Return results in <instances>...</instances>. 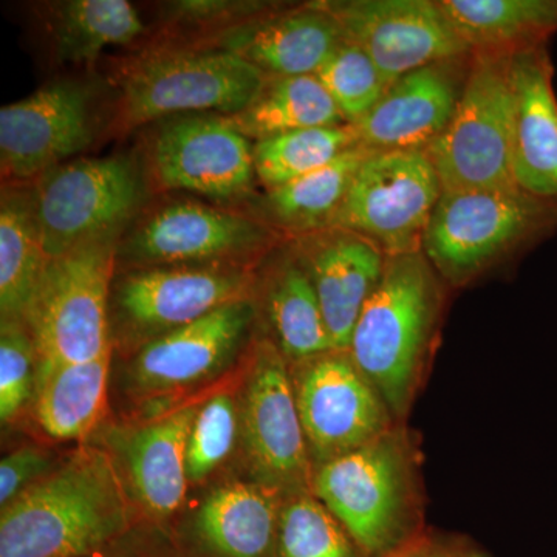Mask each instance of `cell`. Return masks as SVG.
Segmentation results:
<instances>
[{
    "instance_id": "27",
    "label": "cell",
    "mask_w": 557,
    "mask_h": 557,
    "mask_svg": "<svg viewBox=\"0 0 557 557\" xmlns=\"http://www.w3.org/2000/svg\"><path fill=\"white\" fill-rule=\"evenodd\" d=\"M32 190L3 188L0 201V321H24L49 263Z\"/></svg>"
},
{
    "instance_id": "25",
    "label": "cell",
    "mask_w": 557,
    "mask_h": 557,
    "mask_svg": "<svg viewBox=\"0 0 557 557\" xmlns=\"http://www.w3.org/2000/svg\"><path fill=\"white\" fill-rule=\"evenodd\" d=\"M472 51H518L557 33V0H440Z\"/></svg>"
},
{
    "instance_id": "22",
    "label": "cell",
    "mask_w": 557,
    "mask_h": 557,
    "mask_svg": "<svg viewBox=\"0 0 557 557\" xmlns=\"http://www.w3.org/2000/svg\"><path fill=\"white\" fill-rule=\"evenodd\" d=\"M200 408L188 406L139 428L127 438L124 457L132 487L150 515L166 518L185 500L186 450Z\"/></svg>"
},
{
    "instance_id": "4",
    "label": "cell",
    "mask_w": 557,
    "mask_h": 557,
    "mask_svg": "<svg viewBox=\"0 0 557 557\" xmlns=\"http://www.w3.org/2000/svg\"><path fill=\"white\" fill-rule=\"evenodd\" d=\"M556 228L557 205L522 189L443 190L421 251L448 287H465L504 256Z\"/></svg>"
},
{
    "instance_id": "24",
    "label": "cell",
    "mask_w": 557,
    "mask_h": 557,
    "mask_svg": "<svg viewBox=\"0 0 557 557\" xmlns=\"http://www.w3.org/2000/svg\"><path fill=\"white\" fill-rule=\"evenodd\" d=\"M112 351L84 362L39 361L35 410L40 428L58 440H83L108 403Z\"/></svg>"
},
{
    "instance_id": "34",
    "label": "cell",
    "mask_w": 557,
    "mask_h": 557,
    "mask_svg": "<svg viewBox=\"0 0 557 557\" xmlns=\"http://www.w3.org/2000/svg\"><path fill=\"white\" fill-rule=\"evenodd\" d=\"M39 355L24 321H0V420L9 424L35 398Z\"/></svg>"
},
{
    "instance_id": "1",
    "label": "cell",
    "mask_w": 557,
    "mask_h": 557,
    "mask_svg": "<svg viewBox=\"0 0 557 557\" xmlns=\"http://www.w3.org/2000/svg\"><path fill=\"white\" fill-rule=\"evenodd\" d=\"M446 287L423 251L387 256L351 333L347 351L355 366L401 423L428 380Z\"/></svg>"
},
{
    "instance_id": "26",
    "label": "cell",
    "mask_w": 557,
    "mask_h": 557,
    "mask_svg": "<svg viewBox=\"0 0 557 557\" xmlns=\"http://www.w3.org/2000/svg\"><path fill=\"white\" fill-rule=\"evenodd\" d=\"M265 304L274 344L289 366L336 350L317 292L295 248L271 274Z\"/></svg>"
},
{
    "instance_id": "21",
    "label": "cell",
    "mask_w": 557,
    "mask_h": 557,
    "mask_svg": "<svg viewBox=\"0 0 557 557\" xmlns=\"http://www.w3.org/2000/svg\"><path fill=\"white\" fill-rule=\"evenodd\" d=\"M346 33L319 2L267 20H248L223 33L219 49L231 51L267 76L314 75Z\"/></svg>"
},
{
    "instance_id": "13",
    "label": "cell",
    "mask_w": 557,
    "mask_h": 557,
    "mask_svg": "<svg viewBox=\"0 0 557 557\" xmlns=\"http://www.w3.org/2000/svg\"><path fill=\"white\" fill-rule=\"evenodd\" d=\"M252 146L226 115L171 116L153 132L150 170L161 188L242 200L256 177Z\"/></svg>"
},
{
    "instance_id": "18",
    "label": "cell",
    "mask_w": 557,
    "mask_h": 557,
    "mask_svg": "<svg viewBox=\"0 0 557 557\" xmlns=\"http://www.w3.org/2000/svg\"><path fill=\"white\" fill-rule=\"evenodd\" d=\"M295 251L317 292L336 350H348L366 302L380 284L386 252L351 231L325 228L296 237Z\"/></svg>"
},
{
    "instance_id": "20",
    "label": "cell",
    "mask_w": 557,
    "mask_h": 557,
    "mask_svg": "<svg viewBox=\"0 0 557 557\" xmlns=\"http://www.w3.org/2000/svg\"><path fill=\"white\" fill-rule=\"evenodd\" d=\"M545 44L509 54L512 177L523 193L557 205V98Z\"/></svg>"
},
{
    "instance_id": "33",
    "label": "cell",
    "mask_w": 557,
    "mask_h": 557,
    "mask_svg": "<svg viewBox=\"0 0 557 557\" xmlns=\"http://www.w3.org/2000/svg\"><path fill=\"white\" fill-rule=\"evenodd\" d=\"M314 76L338 106L344 121L351 126L364 119L391 87L369 54L347 38Z\"/></svg>"
},
{
    "instance_id": "31",
    "label": "cell",
    "mask_w": 557,
    "mask_h": 557,
    "mask_svg": "<svg viewBox=\"0 0 557 557\" xmlns=\"http://www.w3.org/2000/svg\"><path fill=\"white\" fill-rule=\"evenodd\" d=\"M359 145L351 124L287 132L259 139L252 146L256 177L274 189L327 166L346 150Z\"/></svg>"
},
{
    "instance_id": "17",
    "label": "cell",
    "mask_w": 557,
    "mask_h": 557,
    "mask_svg": "<svg viewBox=\"0 0 557 557\" xmlns=\"http://www.w3.org/2000/svg\"><path fill=\"white\" fill-rule=\"evenodd\" d=\"M471 64L437 62L395 81L357 124L359 145L370 150H424L448 127Z\"/></svg>"
},
{
    "instance_id": "6",
    "label": "cell",
    "mask_w": 557,
    "mask_h": 557,
    "mask_svg": "<svg viewBox=\"0 0 557 557\" xmlns=\"http://www.w3.org/2000/svg\"><path fill=\"white\" fill-rule=\"evenodd\" d=\"M120 240L90 242L49 260L24 319L39 361L84 362L112 351L108 307Z\"/></svg>"
},
{
    "instance_id": "35",
    "label": "cell",
    "mask_w": 557,
    "mask_h": 557,
    "mask_svg": "<svg viewBox=\"0 0 557 557\" xmlns=\"http://www.w3.org/2000/svg\"><path fill=\"white\" fill-rule=\"evenodd\" d=\"M237 409L230 395H215L197 412L186 450L188 482L199 483L218 469L236 443Z\"/></svg>"
},
{
    "instance_id": "29",
    "label": "cell",
    "mask_w": 557,
    "mask_h": 557,
    "mask_svg": "<svg viewBox=\"0 0 557 557\" xmlns=\"http://www.w3.org/2000/svg\"><path fill=\"white\" fill-rule=\"evenodd\" d=\"M370 152L364 146H355L327 166L270 189L263 200L270 222L298 237L329 228Z\"/></svg>"
},
{
    "instance_id": "8",
    "label": "cell",
    "mask_w": 557,
    "mask_h": 557,
    "mask_svg": "<svg viewBox=\"0 0 557 557\" xmlns=\"http://www.w3.org/2000/svg\"><path fill=\"white\" fill-rule=\"evenodd\" d=\"M145 177L131 157L78 159L38 178L32 190L49 258L90 242L123 237L145 200Z\"/></svg>"
},
{
    "instance_id": "38",
    "label": "cell",
    "mask_w": 557,
    "mask_h": 557,
    "mask_svg": "<svg viewBox=\"0 0 557 557\" xmlns=\"http://www.w3.org/2000/svg\"><path fill=\"white\" fill-rule=\"evenodd\" d=\"M453 557H467V553H460V555L453 556Z\"/></svg>"
},
{
    "instance_id": "37",
    "label": "cell",
    "mask_w": 557,
    "mask_h": 557,
    "mask_svg": "<svg viewBox=\"0 0 557 557\" xmlns=\"http://www.w3.org/2000/svg\"><path fill=\"white\" fill-rule=\"evenodd\" d=\"M460 553V549L454 547V544L435 537V534L426 528L412 541L406 542L405 545L384 557H453Z\"/></svg>"
},
{
    "instance_id": "30",
    "label": "cell",
    "mask_w": 557,
    "mask_h": 557,
    "mask_svg": "<svg viewBox=\"0 0 557 557\" xmlns=\"http://www.w3.org/2000/svg\"><path fill=\"white\" fill-rule=\"evenodd\" d=\"M61 61L90 64L110 46H126L145 35V24L126 0H69L58 3L51 20Z\"/></svg>"
},
{
    "instance_id": "3",
    "label": "cell",
    "mask_w": 557,
    "mask_h": 557,
    "mask_svg": "<svg viewBox=\"0 0 557 557\" xmlns=\"http://www.w3.org/2000/svg\"><path fill=\"white\" fill-rule=\"evenodd\" d=\"M311 493L343 523L366 557H384L426 530L423 453L397 423L369 445L313 469Z\"/></svg>"
},
{
    "instance_id": "23",
    "label": "cell",
    "mask_w": 557,
    "mask_h": 557,
    "mask_svg": "<svg viewBox=\"0 0 557 557\" xmlns=\"http://www.w3.org/2000/svg\"><path fill=\"white\" fill-rule=\"evenodd\" d=\"M284 497L259 483H230L209 494L197 533L220 557H277Z\"/></svg>"
},
{
    "instance_id": "32",
    "label": "cell",
    "mask_w": 557,
    "mask_h": 557,
    "mask_svg": "<svg viewBox=\"0 0 557 557\" xmlns=\"http://www.w3.org/2000/svg\"><path fill=\"white\" fill-rule=\"evenodd\" d=\"M277 557H366L332 511L311 491L285 497Z\"/></svg>"
},
{
    "instance_id": "36",
    "label": "cell",
    "mask_w": 557,
    "mask_h": 557,
    "mask_svg": "<svg viewBox=\"0 0 557 557\" xmlns=\"http://www.w3.org/2000/svg\"><path fill=\"white\" fill-rule=\"evenodd\" d=\"M53 469L50 454L38 446H25L9 454L0 463V507L5 508Z\"/></svg>"
},
{
    "instance_id": "19",
    "label": "cell",
    "mask_w": 557,
    "mask_h": 557,
    "mask_svg": "<svg viewBox=\"0 0 557 557\" xmlns=\"http://www.w3.org/2000/svg\"><path fill=\"white\" fill-rule=\"evenodd\" d=\"M252 318L251 300H237L150 339L132 362V383L141 392L159 394L214 375L240 346Z\"/></svg>"
},
{
    "instance_id": "10",
    "label": "cell",
    "mask_w": 557,
    "mask_h": 557,
    "mask_svg": "<svg viewBox=\"0 0 557 557\" xmlns=\"http://www.w3.org/2000/svg\"><path fill=\"white\" fill-rule=\"evenodd\" d=\"M289 370L313 469L401 423L347 350L319 355Z\"/></svg>"
},
{
    "instance_id": "15",
    "label": "cell",
    "mask_w": 557,
    "mask_h": 557,
    "mask_svg": "<svg viewBox=\"0 0 557 557\" xmlns=\"http://www.w3.org/2000/svg\"><path fill=\"white\" fill-rule=\"evenodd\" d=\"M89 89L60 81L0 109V166L3 180L42 177L95 138Z\"/></svg>"
},
{
    "instance_id": "7",
    "label": "cell",
    "mask_w": 557,
    "mask_h": 557,
    "mask_svg": "<svg viewBox=\"0 0 557 557\" xmlns=\"http://www.w3.org/2000/svg\"><path fill=\"white\" fill-rule=\"evenodd\" d=\"M509 54L472 51L456 112L426 149L443 190L519 188L512 177Z\"/></svg>"
},
{
    "instance_id": "9",
    "label": "cell",
    "mask_w": 557,
    "mask_h": 557,
    "mask_svg": "<svg viewBox=\"0 0 557 557\" xmlns=\"http://www.w3.org/2000/svg\"><path fill=\"white\" fill-rule=\"evenodd\" d=\"M442 193L437 171L424 150H372L329 228L361 234L386 256L421 251Z\"/></svg>"
},
{
    "instance_id": "12",
    "label": "cell",
    "mask_w": 557,
    "mask_h": 557,
    "mask_svg": "<svg viewBox=\"0 0 557 557\" xmlns=\"http://www.w3.org/2000/svg\"><path fill=\"white\" fill-rule=\"evenodd\" d=\"M346 38L375 62L388 86L437 62L471 57L438 2L431 0H325Z\"/></svg>"
},
{
    "instance_id": "14",
    "label": "cell",
    "mask_w": 557,
    "mask_h": 557,
    "mask_svg": "<svg viewBox=\"0 0 557 557\" xmlns=\"http://www.w3.org/2000/svg\"><path fill=\"white\" fill-rule=\"evenodd\" d=\"M276 234L265 223L194 201H174L123 234L119 256L141 269L222 263L269 248Z\"/></svg>"
},
{
    "instance_id": "16",
    "label": "cell",
    "mask_w": 557,
    "mask_h": 557,
    "mask_svg": "<svg viewBox=\"0 0 557 557\" xmlns=\"http://www.w3.org/2000/svg\"><path fill=\"white\" fill-rule=\"evenodd\" d=\"M252 284L251 274L240 270L139 269L121 278L115 307L127 329L153 339L220 307L249 299Z\"/></svg>"
},
{
    "instance_id": "11",
    "label": "cell",
    "mask_w": 557,
    "mask_h": 557,
    "mask_svg": "<svg viewBox=\"0 0 557 557\" xmlns=\"http://www.w3.org/2000/svg\"><path fill=\"white\" fill-rule=\"evenodd\" d=\"M244 448L252 478L281 497L311 491L313 463L292 370L273 341H260L245 384Z\"/></svg>"
},
{
    "instance_id": "2",
    "label": "cell",
    "mask_w": 557,
    "mask_h": 557,
    "mask_svg": "<svg viewBox=\"0 0 557 557\" xmlns=\"http://www.w3.org/2000/svg\"><path fill=\"white\" fill-rule=\"evenodd\" d=\"M119 469L104 450L79 449L2 508L0 557H83L129 525Z\"/></svg>"
},
{
    "instance_id": "5",
    "label": "cell",
    "mask_w": 557,
    "mask_h": 557,
    "mask_svg": "<svg viewBox=\"0 0 557 557\" xmlns=\"http://www.w3.org/2000/svg\"><path fill=\"white\" fill-rule=\"evenodd\" d=\"M269 76L222 49L164 50L132 64L120 81L116 131L160 119L236 115L259 97Z\"/></svg>"
},
{
    "instance_id": "28",
    "label": "cell",
    "mask_w": 557,
    "mask_h": 557,
    "mask_svg": "<svg viewBox=\"0 0 557 557\" xmlns=\"http://www.w3.org/2000/svg\"><path fill=\"white\" fill-rule=\"evenodd\" d=\"M226 116L245 137L256 141L287 132L347 124L314 75L269 76L247 109Z\"/></svg>"
}]
</instances>
